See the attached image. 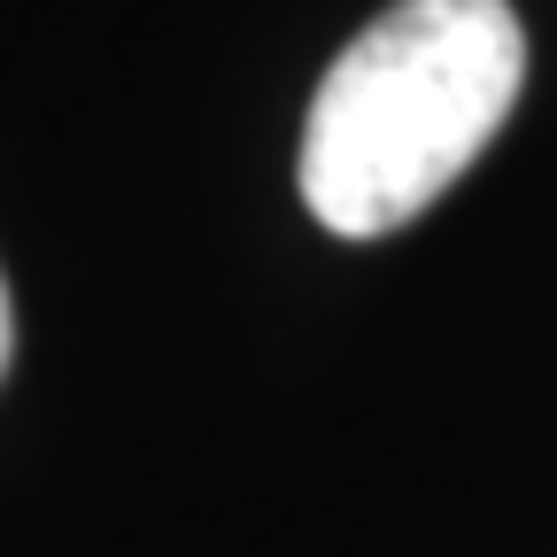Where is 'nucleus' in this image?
I'll list each match as a JSON object with an SVG mask.
<instances>
[{
  "label": "nucleus",
  "instance_id": "f257e3e1",
  "mask_svg": "<svg viewBox=\"0 0 557 557\" xmlns=\"http://www.w3.org/2000/svg\"><path fill=\"white\" fill-rule=\"evenodd\" d=\"M527 78L511 0H395L325 70L302 124V201L341 240H380L442 201Z\"/></svg>",
  "mask_w": 557,
  "mask_h": 557
},
{
  "label": "nucleus",
  "instance_id": "f03ea898",
  "mask_svg": "<svg viewBox=\"0 0 557 557\" xmlns=\"http://www.w3.org/2000/svg\"><path fill=\"white\" fill-rule=\"evenodd\" d=\"M9 348H16V310H9V278H0V372H9Z\"/></svg>",
  "mask_w": 557,
  "mask_h": 557
}]
</instances>
